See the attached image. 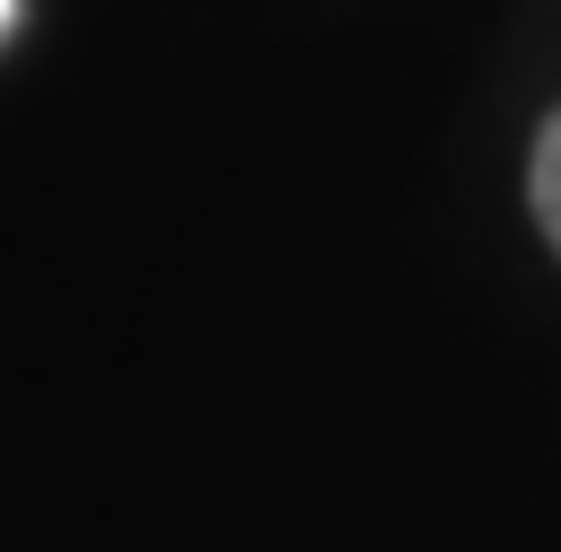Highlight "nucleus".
<instances>
[{
    "mask_svg": "<svg viewBox=\"0 0 561 552\" xmlns=\"http://www.w3.org/2000/svg\"><path fill=\"white\" fill-rule=\"evenodd\" d=\"M0 26H9V0H0Z\"/></svg>",
    "mask_w": 561,
    "mask_h": 552,
    "instance_id": "2",
    "label": "nucleus"
},
{
    "mask_svg": "<svg viewBox=\"0 0 561 552\" xmlns=\"http://www.w3.org/2000/svg\"><path fill=\"white\" fill-rule=\"evenodd\" d=\"M526 202H535V228L552 237V254H561V105H552V123L535 131V166H526Z\"/></svg>",
    "mask_w": 561,
    "mask_h": 552,
    "instance_id": "1",
    "label": "nucleus"
}]
</instances>
